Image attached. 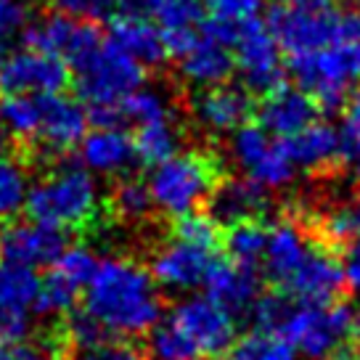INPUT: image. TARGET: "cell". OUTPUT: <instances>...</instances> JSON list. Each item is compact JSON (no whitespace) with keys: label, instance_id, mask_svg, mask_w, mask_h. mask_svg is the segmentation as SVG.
Wrapping results in <instances>:
<instances>
[{"label":"cell","instance_id":"39","mask_svg":"<svg viewBox=\"0 0 360 360\" xmlns=\"http://www.w3.org/2000/svg\"><path fill=\"white\" fill-rule=\"evenodd\" d=\"M349 347L355 352V358L360 360V307L349 310Z\"/></svg>","mask_w":360,"mask_h":360},{"label":"cell","instance_id":"2","mask_svg":"<svg viewBox=\"0 0 360 360\" xmlns=\"http://www.w3.org/2000/svg\"><path fill=\"white\" fill-rule=\"evenodd\" d=\"M67 157L48 165L43 178H37L32 188H27L24 210L30 214V220L53 225L67 233L69 231L75 233L96 231L103 225L106 204L90 169L77 167Z\"/></svg>","mask_w":360,"mask_h":360},{"label":"cell","instance_id":"42","mask_svg":"<svg viewBox=\"0 0 360 360\" xmlns=\"http://www.w3.org/2000/svg\"><path fill=\"white\" fill-rule=\"evenodd\" d=\"M352 159H355V183H358V188H360V151H355Z\"/></svg>","mask_w":360,"mask_h":360},{"label":"cell","instance_id":"32","mask_svg":"<svg viewBox=\"0 0 360 360\" xmlns=\"http://www.w3.org/2000/svg\"><path fill=\"white\" fill-rule=\"evenodd\" d=\"M75 360H148V355L122 339H103L93 347L77 349Z\"/></svg>","mask_w":360,"mask_h":360},{"label":"cell","instance_id":"21","mask_svg":"<svg viewBox=\"0 0 360 360\" xmlns=\"http://www.w3.org/2000/svg\"><path fill=\"white\" fill-rule=\"evenodd\" d=\"M318 114H321V106L313 101V96H307L302 88L281 85L268 96H262L257 124H262L276 138H289L307 124H313Z\"/></svg>","mask_w":360,"mask_h":360},{"label":"cell","instance_id":"9","mask_svg":"<svg viewBox=\"0 0 360 360\" xmlns=\"http://www.w3.org/2000/svg\"><path fill=\"white\" fill-rule=\"evenodd\" d=\"M169 321L183 331V337L199 349L202 358H217L236 342V315L228 313L212 297H183L172 304Z\"/></svg>","mask_w":360,"mask_h":360},{"label":"cell","instance_id":"20","mask_svg":"<svg viewBox=\"0 0 360 360\" xmlns=\"http://www.w3.org/2000/svg\"><path fill=\"white\" fill-rule=\"evenodd\" d=\"M202 286L207 297H212L214 302L238 318L247 315L259 297V270L233 259H214Z\"/></svg>","mask_w":360,"mask_h":360},{"label":"cell","instance_id":"27","mask_svg":"<svg viewBox=\"0 0 360 360\" xmlns=\"http://www.w3.org/2000/svg\"><path fill=\"white\" fill-rule=\"evenodd\" d=\"M265 238H268V223L265 220H249V223L223 228L220 247L228 252V259L259 270L262 252H265Z\"/></svg>","mask_w":360,"mask_h":360},{"label":"cell","instance_id":"40","mask_svg":"<svg viewBox=\"0 0 360 360\" xmlns=\"http://www.w3.org/2000/svg\"><path fill=\"white\" fill-rule=\"evenodd\" d=\"M281 6H297V8H321V6H331V0H276Z\"/></svg>","mask_w":360,"mask_h":360},{"label":"cell","instance_id":"17","mask_svg":"<svg viewBox=\"0 0 360 360\" xmlns=\"http://www.w3.org/2000/svg\"><path fill=\"white\" fill-rule=\"evenodd\" d=\"M286 154L294 167L310 172L315 178L339 175L347 162V148L342 141V133H337L331 124L315 120L313 124L302 127L300 133L281 138Z\"/></svg>","mask_w":360,"mask_h":360},{"label":"cell","instance_id":"1","mask_svg":"<svg viewBox=\"0 0 360 360\" xmlns=\"http://www.w3.org/2000/svg\"><path fill=\"white\" fill-rule=\"evenodd\" d=\"M85 313H90L109 337H141L162 318V294L148 265L135 257L98 259L85 286Z\"/></svg>","mask_w":360,"mask_h":360},{"label":"cell","instance_id":"16","mask_svg":"<svg viewBox=\"0 0 360 360\" xmlns=\"http://www.w3.org/2000/svg\"><path fill=\"white\" fill-rule=\"evenodd\" d=\"M188 112L196 127L217 138L236 133L241 124H247L255 112V103L247 88L220 82L212 88H199V93L188 101Z\"/></svg>","mask_w":360,"mask_h":360},{"label":"cell","instance_id":"10","mask_svg":"<svg viewBox=\"0 0 360 360\" xmlns=\"http://www.w3.org/2000/svg\"><path fill=\"white\" fill-rule=\"evenodd\" d=\"M337 16L339 8H297L276 3L265 16L270 34L286 56L313 53L328 43H337Z\"/></svg>","mask_w":360,"mask_h":360},{"label":"cell","instance_id":"19","mask_svg":"<svg viewBox=\"0 0 360 360\" xmlns=\"http://www.w3.org/2000/svg\"><path fill=\"white\" fill-rule=\"evenodd\" d=\"M178 72L193 88H212L220 82H228L231 75L236 72L233 61V45L214 34L207 24L196 34V40L186 53L178 56Z\"/></svg>","mask_w":360,"mask_h":360},{"label":"cell","instance_id":"31","mask_svg":"<svg viewBox=\"0 0 360 360\" xmlns=\"http://www.w3.org/2000/svg\"><path fill=\"white\" fill-rule=\"evenodd\" d=\"M148 355L151 360H202L199 349L183 337V331L169 318L159 321L148 331Z\"/></svg>","mask_w":360,"mask_h":360},{"label":"cell","instance_id":"35","mask_svg":"<svg viewBox=\"0 0 360 360\" xmlns=\"http://www.w3.org/2000/svg\"><path fill=\"white\" fill-rule=\"evenodd\" d=\"M342 141L347 148V157L360 151V85L352 88L347 101L342 106Z\"/></svg>","mask_w":360,"mask_h":360},{"label":"cell","instance_id":"38","mask_svg":"<svg viewBox=\"0 0 360 360\" xmlns=\"http://www.w3.org/2000/svg\"><path fill=\"white\" fill-rule=\"evenodd\" d=\"M0 360H58V358L51 355V349H40L22 342V345H3Z\"/></svg>","mask_w":360,"mask_h":360},{"label":"cell","instance_id":"24","mask_svg":"<svg viewBox=\"0 0 360 360\" xmlns=\"http://www.w3.org/2000/svg\"><path fill=\"white\" fill-rule=\"evenodd\" d=\"M106 204V217L117 220L120 225H146L157 207L151 202L148 186L138 178H117L112 183V191L103 199Z\"/></svg>","mask_w":360,"mask_h":360},{"label":"cell","instance_id":"22","mask_svg":"<svg viewBox=\"0 0 360 360\" xmlns=\"http://www.w3.org/2000/svg\"><path fill=\"white\" fill-rule=\"evenodd\" d=\"M77 146L82 165L98 175H124L138 162L133 138L122 127L96 124L93 130L82 135Z\"/></svg>","mask_w":360,"mask_h":360},{"label":"cell","instance_id":"6","mask_svg":"<svg viewBox=\"0 0 360 360\" xmlns=\"http://www.w3.org/2000/svg\"><path fill=\"white\" fill-rule=\"evenodd\" d=\"M349 304L292 302L281 334L310 360H358L349 347Z\"/></svg>","mask_w":360,"mask_h":360},{"label":"cell","instance_id":"41","mask_svg":"<svg viewBox=\"0 0 360 360\" xmlns=\"http://www.w3.org/2000/svg\"><path fill=\"white\" fill-rule=\"evenodd\" d=\"M8 148H11V135L6 130V124L0 122V157H8Z\"/></svg>","mask_w":360,"mask_h":360},{"label":"cell","instance_id":"23","mask_svg":"<svg viewBox=\"0 0 360 360\" xmlns=\"http://www.w3.org/2000/svg\"><path fill=\"white\" fill-rule=\"evenodd\" d=\"M109 37L143 69H157L169 58L159 27L143 13H114Z\"/></svg>","mask_w":360,"mask_h":360},{"label":"cell","instance_id":"25","mask_svg":"<svg viewBox=\"0 0 360 360\" xmlns=\"http://www.w3.org/2000/svg\"><path fill=\"white\" fill-rule=\"evenodd\" d=\"M180 143H183V127L175 122V117L138 124V133L133 138L135 157L143 167H154L172 154H178Z\"/></svg>","mask_w":360,"mask_h":360},{"label":"cell","instance_id":"4","mask_svg":"<svg viewBox=\"0 0 360 360\" xmlns=\"http://www.w3.org/2000/svg\"><path fill=\"white\" fill-rule=\"evenodd\" d=\"M72 85L88 109L114 106L138 90L146 79V69L124 53L112 37H101L77 61L69 64Z\"/></svg>","mask_w":360,"mask_h":360},{"label":"cell","instance_id":"14","mask_svg":"<svg viewBox=\"0 0 360 360\" xmlns=\"http://www.w3.org/2000/svg\"><path fill=\"white\" fill-rule=\"evenodd\" d=\"M72 82L69 67L58 56L24 45L0 64V96L61 93Z\"/></svg>","mask_w":360,"mask_h":360},{"label":"cell","instance_id":"13","mask_svg":"<svg viewBox=\"0 0 360 360\" xmlns=\"http://www.w3.org/2000/svg\"><path fill=\"white\" fill-rule=\"evenodd\" d=\"M101 37L103 32L98 30L96 22L75 19V16H67V13H58V11L45 13L40 19L30 22L22 32V40L27 48L58 56L67 67L72 61H77Z\"/></svg>","mask_w":360,"mask_h":360},{"label":"cell","instance_id":"33","mask_svg":"<svg viewBox=\"0 0 360 360\" xmlns=\"http://www.w3.org/2000/svg\"><path fill=\"white\" fill-rule=\"evenodd\" d=\"M48 3L53 11L75 16V19H88V22H103L114 16L112 0H48Z\"/></svg>","mask_w":360,"mask_h":360},{"label":"cell","instance_id":"26","mask_svg":"<svg viewBox=\"0 0 360 360\" xmlns=\"http://www.w3.org/2000/svg\"><path fill=\"white\" fill-rule=\"evenodd\" d=\"M40 292V276L34 268L0 259V310H24L32 313Z\"/></svg>","mask_w":360,"mask_h":360},{"label":"cell","instance_id":"3","mask_svg":"<svg viewBox=\"0 0 360 360\" xmlns=\"http://www.w3.org/2000/svg\"><path fill=\"white\" fill-rule=\"evenodd\" d=\"M223 175V165L210 148H188L154 165L146 186L157 212L183 217L202 210L214 183Z\"/></svg>","mask_w":360,"mask_h":360},{"label":"cell","instance_id":"7","mask_svg":"<svg viewBox=\"0 0 360 360\" xmlns=\"http://www.w3.org/2000/svg\"><path fill=\"white\" fill-rule=\"evenodd\" d=\"M233 61H236V72L241 75L244 88L252 96H268L276 88H281L286 79L281 48L270 34L265 19L259 16H252L236 27Z\"/></svg>","mask_w":360,"mask_h":360},{"label":"cell","instance_id":"15","mask_svg":"<svg viewBox=\"0 0 360 360\" xmlns=\"http://www.w3.org/2000/svg\"><path fill=\"white\" fill-rule=\"evenodd\" d=\"M67 247V231L37 220H8L0 228V259L24 268H48Z\"/></svg>","mask_w":360,"mask_h":360},{"label":"cell","instance_id":"5","mask_svg":"<svg viewBox=\"0 0 360 360\" xmlns=\"http://www.w3.org/2000/svg\"><path fill=\"white\" fill-rule=\"evenodd\" d=\"M289 75L313 96L321 112H339L355 85H360V43H328L313 53L289 56Z\"/></svg>","mask_w":360,"mask_h":360},{"label":"cell","instance_id":"43","mask_svg":"<svg viewBox=\"0 0 360 360\" xmlns=\"http://www.w3.org/2000/svg\"><path fill=\"white\" fill-rule=\"evenodd\" d=\"M3 58H6V48H3V43H0V64H3Z\"/></svg>","mask_w":360,"mask_h":360},{"label":"cell","instance_id":"30","mask_svg":"<svg viewBox=\"0 0 360 360\" xmlns=\"http://www.w3.org/2000/svg\"><path fill=\"white\" fill-rule=\"evenodd\" d=\"M27 188H30V178L22 159L0 157V220L3 223L13 220L24 207Z\"/></svg>","mask_w":360,"mask_h":360},{"label":"cell","instance_id":"37","mask_svg":"<svg viewBox=\"0 0 360 360\" xmlns=\"http://www.w3.org/2000/svg\"><path fill=\"white\" fill-rule=\"evenodd\" d=\"M32 334V318L24 310H0V345H22Z\"/></svg>","mask_w":360,"mask_h":360},{"label":"cell","instance_id":"8","mask_svg":"<svg viewBox=\"0 0 360 360\" xmlns=\"http://www.w3.org/2000/svg\"><path fill=\"white\" fill-rule=\"evenodd\" d=\"M231 157L247 172V178L265 186L268 191L283 188L294 180L297 167L286 154L283 141L257 122L241 124L236 133H231Z\"/></svg>","mask_w":360,"mask_h":360},{"label":"cell","instance_id":"28","mask_svg":"<svg viewBox=\"0 0 360 360\" xmlns=\"http://www.w3.org/2000/svg\"><path fill=\"white\" fill-rule=\"evenodd\" d=\"M231 360H297V349L281 331L252 328L231 345Z\"/></svg>","mask_w":360,"mask_h":360},{"label":"cell","instance_id":"12","mask_svg":"<svg viewBox=\"0 0 360 360\" xmlns=\"http://www.w3.org/2000/svg\"><path fill=\"white\" fill-rule=\"evenodd\" d=\"M276 292L286 294L294 302H313V304L339 302L342 294L347 292L342 255H337V252L326 249L323 244L313 241V247L307 249L302 262L294 268L292 276Z\"/></svg>","mask_w":360,"mask_h":360},{"label":"cell","instance_id":"11","mask_svg":"<svg viewBox=\"0 0 360 360\" xmlns=\"http://www.w3.org/2000/svg\"><path fill=\"white\" fill-rule=\"evenodd\" d=\"M217 259V249H207L175 233L157 241L148 252V270L154 281L172 292H191L204 283L207 270Z\"/></svg>","mask_w":360,"mask_h":360},{"label":"cell","instance_id":"29","mask_svg":"<svg viewBox=\"0 0 360 360\" xmlns=\"http://www.w3.org/2000/svg\"><path fill=\"white\" fill-rule=\"evenodd\" d=\"M146 13L159 32H186L204 24V0H146Z\"/></svg>","mask_w":360,"mask_h":360},{"label":"cell","instance_id":"36","mask_svg":"<svg viewBox=\"0 0 360 360\" xmlns=\"http://www.w3.org/2000/svg\"><path fill=\"white\" fill-rule=\"evenodd\" d=\"M30 24V8L24 0H0V43H8L11 37L24 32Z\"/></svg>","mask_w":360,"mask_h":360},{"label":"cell","instance_id":"34","mask_svg":"<svg viewBox=\"0 0 360 360\" xmlns=\"http://www.w3.org/2000/svg\"><path fill=\"white\" fill-rule=\"evenodd\" d=\"M204 8L212 13V19L228 24H241L257 16L262 0H204Z\"/></svg>","mask_w":360,"mask_h":360},{"label":"cell","instance_id":"18","mask_svg":"<svg viewBox=\"0 0 360 360\" xmlns=\"http://www.w3.org/2000/svg\"><path fill=\"white\" fill-rule=\"evenodd\" d=\"M268 188L252 178H223L214 183L202 212H207L220 228H231L249 220H265L270 210Z\"/></svg>","mask_w":360,"mask_h":360}]
</instances>
